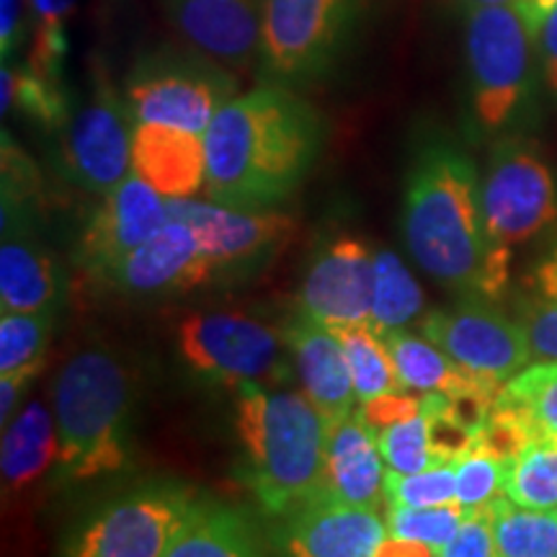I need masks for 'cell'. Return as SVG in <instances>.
Here are the masks:
<instances>
[{
	"instance_id": "6da1fadb",
	"label": "cell",
	"mask_w": 557,
	"mask_h": 557,
	"mask_svg": "<svg viewBox=\"0 0 557 557\" xmlns=\"http://www.w3.org/2000/svg\"><path fill=\"white\" fill-rule=\"evenodd\" d=\"M325 143L323 114L287 86L235 96L205 132L209 201L271 209L299 189Z\"/></svg>"
},
{
	"instance_id": "7a4b0ae2",
	"label": "cell",
	"mask_w": 557,
	"mask_h": 557,
	"mask_svg": "<svg viewBox=\"0 0 557 557\" xmlns=\"http://www.w3.org/2000/svg\"><path fill=\"white\" fill-rule=\"evenodd\" d=\"M400 225L408 253L438 284L475 299L506 292L511 248L487 235L478 169L455 143L429 139L418 148Z\"/></svg>"
},
{
	"instance_id": "3957f363",
	"label": "cell",
	"mask_w": 557,
	"mask_h": 557,
	"mask_svg": "<svg viewBox=\"0 0 557 557\" xmlns=\"http://www.w3.org/2000/svg\"><path fill=\"white\" fill-rule=\"evenodd\" d=\"M235 431L243 483L271 517H292L323 493L331 429L302 389L240 385Z\"/></svg>"
},
{
	"instance_id": "277c9868",
	"label": "cell",
	"mask_w": 557,
	"mask_h": 557,
	"mask_svg": "<svg viewBox=\"0 0 557 557\" xmlns=\"http://www.w3.org/2000/svg\"><path fill=\"white\" fill-rule=\"evenodd\" d=\"M60 455L52 480L75 485L111 475L129 462L132 380L107 348H86L60 369L52 385Z\"/></svg>"
},
{
	"instance_id": "5b68a950",
	"label": "cell",
	"mask_w": 557,
	"mask_h": 557,
	"mask_svg": "<svg viewBox=\"0 0 557 557\" xmlns=\"http://www.w3.org/2000/svg\"><path fill=\"white\" fill-rule=\"evenodd\" d=\"M465 70L475 124L483 135H504L534 107L542 83L537 37L506 5L465 11Z\"/></svg>"
},
{
	"instance_id": "8992f818",
	"label": "cell",
	"mask_w": 557,
	"mask_h": 557,
	"mask_svg": "<svg viewBox=\"0 0 557 557\" xmlns=\"http://www.w3.org/2000/svg\"><path fill=\"white\" fill-rule=\"evenodd\" d=\"M380 0H263L259 70L274 86H315L336 73Z\"/></svg>"
},
{
	"instance_id": "52a82bcc",
	"label": "cell",
	"mask_w": 557,
	"mask_h": 557,
	"mask_svg": "<svg viewBox=\"0 0 557 557\" xmlns=\"http://www.w3.org/2000/svg\"><path fill=\"white\" fill-rule=\"evenodd\" d=\"M238 75L197 50L158 47L132 65L124 101L137 124H163L205 135L214 114L235 99Z\"/></svg>"
},
{
	"instance_id": "ba28073f",
	"label": "cell",
	"mask_w": 557,
	"mask_h": 557,
	"mask_svg": "<svg viewBox=\"0 0 557 557\" xmlns=\"http://www.w3.org/2000/svg\"><path fill=\"white\" fill-rule=\"evenodd\" d=\"M181 359L214 385H276L289 377L284 331L235 310L191 312L176 325Z\"/></svg>"
},
{
	"instance_id": "9c48e42d",
	"label": "cell",
	"mask_w": 557,
	"mask_h": 557,
	"mask_svg": "<svg viewBox=\"0 0 557 557\" xmlns=\"http://www.w3.org/2000/svg\"><path fill=\"white\" fill-rule=\"evenodd\" d=\"M487 235L500 248L534 240L557 222V176L534 139L504 135L480 181Z\"/></svg>"
},
{
	"instance_id": "30bf717a",
	"label": "cell",
	"mask_w": 557,
	"mask_h": 557,
	"mask_svg": "<svg viewBox=\"0 0 557 557\" xmlns=\"http://www.w3.org/2000/svg\"><path fill=\"white\" fill-rule=\"evenodd\" d=\"M201 500L176 483H150L96 508L62 557H165Z\"/></svg>"
},
{
	"instance_id": "8fae6325",
	"label": "cell",
	"mask_w": 557,
	"mask_h": 557,
	"mask_svg": "<svg viewBox=\"0 0 557 557\" xmlns=\"http://www.w3.org/2000/svg\"><path fill=\"white\" fill-rule=\"evenodd\" d=\"M135 127L124 94L107 78H99L86 103H81L60 129V173L81 191L107 197L132 176Z\"/></svg>"
},
{
	"instance_id": "7c38bea8",
	"label": "cell",
	"mask_w": 557,
	"mask_h": 557,
	"mask_svg": "<svg viewBox=\"0 0 557 557\" xmlns=\"http://www.w3.org/2000/svg\"><path fill=\"white\" fill-rule=\"evenodd\" d=\"M421 333L468 372L506 385L532 359L524 329L493 310L485 299L468 297L455 308L431 310Z\"/></svg>"
},
{
	"instance_id": "4fadbf2b",
	"label": "cell",
	"mask_w": 557,
	"mask_h": 557,
	"mask_svg": "<svg viewBox=\"0 0 557 557\" xmlns=\"http://www.w3.org/2000/svg\"><path fill=\"white\" fill-rule=\"evenodd\" d=\"M169 220V199L132 173L90 212L75 261L88 276L107 282L111 271L160 233Z\"/></svg>"
},
{
	"instance_id": "5bb4252c",
	"label": "cell",
	"mask_w": 557,
	"mask_h": 557,
	"mask_svg": "<svg viewBox=\"0 0 557 557\" xmlns=\"http://www.w3.org/2000/svg\"><path fill=\"white\" fill-rule=\"evenodd\" d=\"M374 297V253L364 240L341 235L315 253L299 287V312L325 329L369 325Z\"/></svg>"
},
{
	"instance_id": "9a60e30c",
	"label": "cell",
	"mask_w": 557,
	"mask_h": 557,
	"mask_svg": "<svg viewBox=\"0 0 557 557\" xmlns=\"http://www.w3.org/2000/svg\"><path fill=\"white\" fill-rule=\"evenodd\" d=\"M169 214L194 230L218 271L261 259L295 230V220L274 209H235L218 201L169 199Z\"/></svg>"
},
{
	"instance_id": "2e32d148",
	"label": "cell",
	"mask_w": 557,
	"mask_h": 557,
	"mask_svg": "<svg viewBox=\"0 0 557 557\" xmlns=\"http://www.w3.org/2000/svg\"><path fill=\"white\" fill-rule=\"evenodd\" d=\"M163 9L191 50L230 70L259 62L263 0H163Z\"/></svg>"
},
{
	"instance_id": "e0dca14e",
	"label": "cell",
	"mask_w": 557,
	"mask_h": 557,
	"mask_svg": "<svg viewBox=\"0 0 557 557\" xmlns=\"http://www.w3.org/2000/svg\"><path fill=\"white\" fill-rule=\"evenodd\" d=\"M214 274L218 269L201 250L194 230L171 218L160 233L111 271L107 282L127 295H171L199 287Z\"/></svg>"
},
{
	"instance_id": "ac0fdd59",
	"label": "cell",
	"mask_w": 557,
	"mask_h": 557,
	"mask_svg": "<svg viewBox=\"0 0 557 557\" xmlns=\"http://www.w3.org/2000/svg\"><path fill=\"white\" fill-rule=\"evenodd\" d=\"M385 537L380 511L318 496L287 517L284 557H374Z\"/></svg>"
},
{
	"instance_id": "d6986e66",
	"label": "cell",
	"mask_w": 557,
	"mask_h": 557,
	"mask_svg": "<svg viewBox=\"0 0 557 557\" xmlns=\"http://www.w3.org/2000/svg\"><path fill=\"white\" fill-rule=\"evenodd\" d=\"M284 336H287L289 357L297 367L302 393L318 408L329 429H336L357 410L354 380L336 331L297 312L289 320Z\"/></svg>"
},
{
	"instance_id": "ffe728a7",
	"label": "cell",
	"mask_w": 557,
	"mask_h": 557,
	"mask_svg": "<svg viewBox=\"0 0 557 557\" xmlns=\"http://www.w3.org/2000/svg\"><path fill=\"white\" fill-rule=\"evenodd\" d=\"M387 465L382 459L377 434L357 408L346 421L331 429L325 483L320 496L338 504L380 511L387 504Z\"/></svg>"
},
{
	"instance_id": "44dd1931",
	"label": "cell",
	"mask_w": 557,
	"mask_h": 557,
	"mask_svg": "<svg viewBox=\"0 0 557 557\" xmlns=\"http://www.w3.org/2000/svg\"><path fill=\"white\" fill-rule=\"evenodd\" d=\"M132 171L165 199H194L207 184L205 135L163 124H137Z\"/></svg>"
},
{
	"instance_id": "7402d4cb",
	"label": "cell",
	"mask_w": 557,
	"mask_h": 557,
	"mask_svg": "<svg viewBox=\"0 0 557 557\" xmlns=\"http://www.w3.org/2000/svg\"><path fill=\"white\" fill-rule=\"evenodd\" d=\"M60 299V271L32 225L3 230L0 312H45Z\"/></svg>"
},
{
	"instance_id": "603a6c76",
	"label": "cell",
	"mask_w": 557,
	"mask_h": 557,
	"mask_svg": "<svg viewBox=\"0 0 557 557\" xmlns=\"http://www.w3.org/2000/svg\"><path fill=\"white\" fill-rule=\"evenodd\" d=\"M382 338L389 348V357L395 361L403 387L410 389V393H438L455 398V395L465 393L498 395L500 387H504L498 382L468 372L457 361H451L442 348L431 344L426 336H416L408 329L393 331Z\"/></svg>"
},
{
	"instance_id": "cb8c5ba5",
	"label": "cell",
	"mask_w": 557,
	"mask_h": 557,
	"mask_svg": "<svg viewBox=\"0 0 557 557\" xmlns=\"http://www.w3.org/2000/svg\"><path fill=\"white\" fill-rule=\"evenodd\" d=\"M58 455L60 438L54 413L39 400L26 403L3 429V442H0L3 491L18 493L21 487L37 483L47 470L58 465Z\"/></svg>"
},
{
	"instance_id": "d4e9b609",
	"label": "cell",
	"mask_w": 557,
	"mask_h": 557,
	"mask_svg": "<svg viewBox=\"0 0 557 557\" xmlns=\"http://www.w3.org/2000/svg\"><path fill=\"white\" fill-rule=\"evenodd\" d=\"M165 557H263L250 521L235 508L201 500Z\"/></svg>"
},
{
	"instance_id": "484cf974",
	"label": "cell",
	"mask_w": 557,
	"mask_h": 557,
	"mask_svg": "<svg viewBox=\"0 0 557 557\" xmlns=\"http://www.w3.org/2000/svg\"><path fill=\"white\" fill-rule=\"evenodd\" d=\"M423 289L389 248L374 250V297L369 329L380 336L408 329L423 312Z\"/></svg>"
},
{
	"instance_id": "4316f807",
	"label": "cell",
	"mask_w": 557,
	"mask_h": 557,
	"mask_svg": "<svg viewBox=\"0 0 557 557\" xmlns=\"http://www.w3.org/2000/svg\"><path fill=\"white\" fill-rule=\"evenodd\" d=\"M0 81H3V114H9V109H18L26 120L58 132L73 114L62 75L37 73L29 65L13 67L9 60H3Z\"/></svg>"
},
{
	"instance_id": "83f0119b",
	"label": "cell",
	"mask_w": 557,
	"mask_h": 557,
	"mask_svg": "<svg viewBox=\"0 0 557 557\" xmlns=\"http://www.w3.org/2000/svg\"><path fill=\"white\" fill-rule=\"evenodd\" d=\"M496 406L524 421L534 438L557 442V361L524 367L500 387Z\"/></svg>"
},
{
	"instance_id": "f1b7e54d",
	"label": "cell",
	"mask_w": 557,
	"mask_h": 557,
	"mask_svg": "<svg viewBox=\"0 0 557 557\" xmlns=\"http://www.w3.org/2000/svg\"><path fill=\"white\" fill-rule=\"evenodd\" d=\"M498 557H557V511H537L498 496L487 506Z\"/></svg>"
},
{
	"instance_id": "f546056e",
	"label": "cell",
	"mask_w": 557,
	"mask_h": 557,
	"mask_svg": "<svg viewBox=\"0 0 557 557\" xmlns=\"http://www.w3.org/2000/svg\"><path fill=\"white\" fill-rule=\"evenodd\" d=\"M336 336L344 346L359 406L380 398V395L406 389L380 333H374L369 325H351V329H338Z\"/></svg>"
},
{
	"instance_id": "4dcf8cb0",
	"label": "cell",
	"mask_w": 557,
	"mask_h": 557,
	"mask_svg": "<svg viewBox=\"0 0 557 557\" xmlns=\"http://www.w3.org/2000/svg\"><path fill=\"white\" fill-rule=\"evenodd\" d=\"M54 310L0 312V377H37L50 348Z\"/></svg>"
},
{
	"instance_id": "1f68e13d",
	"label": "cell",
	"mask_w": 557,
	"mask_h": 557,
	"mask_svg": "<svg viewBox=\"0 0 557 557\" xmlns=\"http://www.w3.org/2000/svg\"><path fill=\"white\" fill-rule=\"evenodd\" d=\"M504 496L524 508L557 511V442L532 438L508 462Z\"/></svg>"
},
{
	"instance_id": "d6a6232c",
	"label": "cell",
	"mask_w": 557,
	"mask_h": 557,
	"mask_svg": "<svg viewBox=\"0 0 557 557\" xmlns=\"http://www.w3.org/2000/svg\"><path fill=\"white\" fill-rule=\"evenodd\" d=\"M374 434H377V444L387 470L410 475V472H421L442 465L434 457V451H431V416L426 403H423L418 413L403 418L398 423H389V426L374 431Z\"/></svg>"
},
{
	"instance_id": "836d02e7",
	"label": "cell",
	"mask_w": 557,
	"mask_h": 557,
	"mask_svg": "<svg viewBox=\"0 0 557 557\" xmlns=\"http://www.w3.org/2000/svg\"><path fill=\"white\" fill-rule=\"evenodd\" d=\"M78 0H29L34 21L32 52L26 65L45 75H62L67 58V18Z\"/></svg>"
},
{
	"instance_id": "e575fe53",
	"label": "cell",
	"mask_w": 557,
	"mask_h": 557,
	"mask_svg": "<svg viewBox=\"0 0 557 557\" xmlns=\"http://www.w3.org/2000/svg\"><path fill=\"white\" fill-rule=\"evenodd\" d=\"M387 534L389 537L418 542L438 553L455 540L465 521V511L457 504L447 506H387Z\"/></svg>"
},
{
	"instance_id": "d590c367",
	"label": "cell",
	"mask_w": 557,
	"mask_h": 557,
	"mask_svg": "<svg viewBox=\"0 0 557 557\" xmlns=\"http://www.w3.org/2000/svg\"><path fill=\"white\" fill-rule=\"evenodd\" d=\"M387 506H447L457 504V462L436 465V468L410 472L387 470L385 480Z\"/></svg>"
},
{
	"instance_id": "8d00e7d4",
	"label": "cell",
	"mask_w": 557,
	"mask_h": 557,
	"mask_svg": "<svg viewBox=\"0 0 557 557\" xmlns=\"http://www.w3.org/2000/svg\"><path fill=\"white\" fill-rule=\"evenodd\" d=\"M508 462L491 451L472 447L457 462V506L465 513L487 508L504 496Z\"/></svg>"
},
{
	"instance_id": "74e56055",
	"label": "cell",
	"mask_w": 557,
	"mask_h": 557,
	"mask_svg": "<svg viewBox=\"0 0 557 557\" xmlns=\"http://www.w3.org/2000/svg\"><path fill=\"white\" fill-rule=\"evenodd\" d=\"M532 359L557 361V297L529 289L517 308Z\"/></svg>"
},
{
	"instance_id": "f35d334b",
	"label": "cell",
	"mask_w": 557,
	"mask_h": 557,
	"mask_svg": "<svg viewBox=\"0 0 557 557\" xmlns=\"http://www.w3.org/2000/svg\"><path fill=\"white\" fill-rule=\"evenodd\" d=\"M436 557H498L491 511L480 508V511L465 513V521L455 540L438 549Z\"/></svg>"
},
{
	"instance_id": "ab89813d",
	"label": "cell",
	"mask_w": 557,
	"mask_h": 557,
	"mask_svg": "<svg viewBox=\"0 0 557 557\" xmlns=\"http://www.w3.org/2000/svg\"><path fill=\"white\" fill-rule=\"evenodd\" d=\"M421 406H423L421 393L398 389V393L380 395V398L364 403V406H359V410H361V416L367 418V423L372 426V431H380V429L389 426V423H398V421H403V418L418 413Z\"/></svg>"
},
{
	"instance_id": "60d3db41",
	"label": "cell",
	"mask_w": 557,
	"mask_h": 557,
	"mask_svg": "<svg viewBox=\"0 0 557 557\" xmlns=\"http://www.w3.org/2000/svg\"><path fill=\"white\" fill-rule=\"evenodd\" d=\"M537 54H540V70H542V86L549 96L557 99V9L549 13L537 34Z\"/></svg>"
},
{
	"instance_id": "b9f144b4",
	"label": "cell",
	"mask_w": 557,
	"mask_h": 557,
	"mask_svg": "<svg viewBox=\"0 0 557 557\" xmlns=\"http://www.w3.org/2000/svg\"><path fill=\"white\" fill-rule=\"evenodd\" d=\"M0 5H3V16H0V52H3V60H9L24 45L26 37L24 0H3Z\"/></svg>"
},
{
	"instance_id": "7bdbcfd3",
	"label": "cell",
	"mask_w": 557,
	"mask_h": 557,
	"mask_svg": "<svg viewBox=\"0 0 557 557\" xmlns=\"http://www.w3.org/2000/svg\"><path fill=\"white\" fill-rule=\"evenodd\" d=\"M32 377H0V426H9Z\"/></svg>"
},
{
	"instance_id": "ee69618b",
	"label": "cell",
	"mask_w": 557,
	"mask_h": 557,
	"mask_svg": "<svg viewBox=\"0 0 557 557\" xmlns=\"http://www.w3.org/2000/svg\"><path fill=\"white\" fill-rule=\"evenodd\" d=\"M513 9L519 11V16L524 18V24L529 26V32L537 37L545 21L549 18V13L557 9V0H511Z\"/></svg>"
},
{
	"instance_id": "f6af8a7d",
	"label": "cell",
	"mask_w": 557,
	"mask_h": 557,
	"mask_svg": "<svg viewBox=\"0 0 557 557\" xmlns=\"http://www.w3.org/2000/svg\"><path fill=\"white\" fill-rule=\"evenodd\" d=\"M529 289L540 292V295L557 297V246L549 250L547 259L534 269L532 278H529Z\"/></svg>"
},
{
	"instance_id": "bcb514c9",
	"label": "cell",
	"mask_w": 557,
	"mask_h": 557,
	"mask_svg": "<svg viewBox=\"0 0 557 557\" xmlns=\"http://www.w3.org/2000/svg\"><path fill=\"white\" fill-rule=\"evenodd\" d=\"M374 557H436V553L426 545H418V542L398 540V537H385V542L377 547Z\"/></svg>"
},
{
	"instance_id": "7dc6e473",
	"label": "cell",
	"mask_w": 557,
	"mask_h": 557,
	"mask_svg": "<svg viewBox=\"0 0 557 557\" xmlns=\"http://www.w3.org/2000/svg\"><path fill=\"white\" fill-rule=\"evenodd\" d=\"M459 3H465V9H470V5H506L511 0H459Z\"/></svg>"
}]
</instances>
